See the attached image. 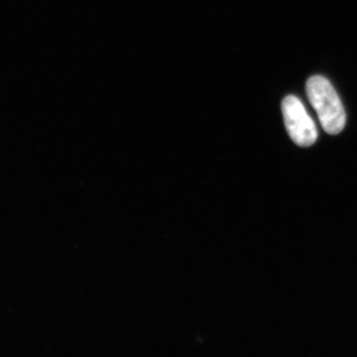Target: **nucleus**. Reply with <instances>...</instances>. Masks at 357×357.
Here are the masks:
<instances>
[{"label": "nucleus", "mask_w": 357, "mask_h": 357, "mask_svg": "<svg viewBox=\"0 0 357 357\" xmlns=\"http://www.w3.org/2000/svg\"><path fill=\"white\" fill-rule=\"evenodd\" d=\"M306 91L312 107L319 115V122L325 131L335 135L344 130L345 112L340 96L332 84L321 76L310 77Z\"/></svg>", "instance_id": "nucleus-1"}, {"label": "nucleus", "mask_w": 357, "mask_h": 357, "mask_svg": "<svg viewBox=\"0 0 357 357\" xmlns=\"http://www.w3.org/2000/svg\"><path fill=\"white\" fill-rule=\"evenodd\" d=\"M284 121L290 137L301 147H309L318 138L316 124L295 96H286L282 102Z\"/></svg>", "instance_id": "nucleus-2"}]
</instances>
